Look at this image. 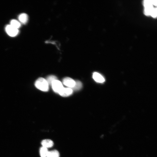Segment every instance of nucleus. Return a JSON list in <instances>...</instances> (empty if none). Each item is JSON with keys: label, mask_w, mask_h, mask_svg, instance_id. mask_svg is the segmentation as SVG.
<instances>
[{"label": "nucleus", "mask_w": 157, "mask_h": 157, "mask_svg": "<svg viewBox=\"0 0 157 157\" xmlns=\"http://www.w3.org/2000/svg\"><path fill=\"white\" fill-rule=\"evenodd\" d=\"M35 85L37 88L43 91H47L49 89L48 83L46 79L43 78L37 79L35 82Z\"/></svg>", "instance_id": "1"}, {"label": "nucleus", "mask_w": 157, "mask_h": 157, "mask_svg": "<svg viewBox=\"0 0 157 157\" xmlns=\"http://www.w3.org/2000/svg\"><path fill=\"white\" fill-rule=\"evenodd\" d=\"M51 85L54 91L58 94L64 88L61 82L57 80L53 81Z\"/></svg>", "instance_id": "2"}, {"label": "nucleus", "mask_w": 157, "mask_h": 157, "mask_svg": "<svg viewBox=\"0 0 157 157\" xmlns=\"http://www.w3.org/2000/svg\"><path fill=\"white\" fill-rule=\"evenodd\" d=\"M5 29L8 35L11 37L16 36L19 32L18 29L13 27L10 25H7Z\"/></svg>", "instance_id": "3"}, {"label": "nucleus", "mask_w": 157, "mask_h": 157, "mask_svg": "<svg viewBox=\"0 0 157 157\" xmlns=\"http://www.w3.org/2000/svg\"><path fill=\"white\" fill-rule=\"evenodd\" d=\"M63 83L65 85L72 88L75 85V81L70 78L67 77L63 79Z\"/></svg>", "instance_id": "4"}, {"label": "nucleus", "mask_w": 157, "mask_h": 157, "mask_svg": "<svg viewBox=\"0 0 157 157\" xmlns=\"http://www.w3.org/2000/svg\"><path fill=\"white\" fill-rule=\"evenodd\" d=\"M73 91L71 88H63L58 94L62 97H67L71 95Z\"/></svg>", "instance_id": "5"}, {"label": "nucleus", "mask_w": 157, "mask_h": 157, "mask_svg": "<svg viewBox=\"0 0 157 157\" xmlns=\"http://www.w3.org/2000/svg\"><path fill=\"white\" fill-rule=\"evenodd\" d=\"M93 78L97 82L102 83L105 80L104 77L101 74L97 72H94L93 74Z\"/></svg>", "instance_id": "6"}, {"label": "nucleus", "mask_w": 157, "mask_h": 157, "mask_svg": "<svg viewBox=\"0 0 157 157\" xmlns=\"http://www.w3.org/2000/svg\"><path fill=\"white\" fill-rule=\"evenodd\" d=\"M43 147L47 148L52 147L53 144V142L50 139H45L42 140L41 142Z\"/></svg>", "instance_id": "7"}, {"label": "nucleus", "mask_w": 157, "mask_h": 157, "mask_svg": "<svg viewBox=\"0 0 157 157\" xmlns=\"http://www.w3.org/2000/svg\"><path fill=\"white\" fill-rule=\"evenodd\" d=\"M18 19L21 22L24 24L26 23L28 21V16L25 13H22L19 15Z\"/></svg>", "instance_id": "8"}, {"label": "nucleus", "mask_w": 157, "mask_h": 157, "mask_svg": "<svg viewBox=\"0 0 157 157\" xmlns=\"http://www.w3.org/2000/svg\"><path fill=\"white\" fill-rule=\"evenodd\" d=\"M58 151L56 150L48 151L47 157H59Z\"/></svg>", "instance_id": "9"}, {"label": "nucleus", "mask_w": 157, "mask_h": 157, "mask_svg": "<svg viewBox=\"0 0 157 157\" xmlns=\"http://www.w3.org/2000/svg\"><path fill=\"white\" fill-rule=\"evenodd\" d=\"M48 151L47 148L42 146L40 149V154L41 157H47Z\"/></svg>", "instance_id": "10"}, {"label": "nucleus", "mask_w": 157, "mask_h": 157, "mask_svg": "<svg viewBox=\"0 0 157 157\" xmlns=\"http://www.w3.org/2000/svg\"><path fill=\"white\" fill-rule=\"evenodd\" d=\"M82 86V84L81 82L79 81H75V84L74 86L71 88L73 91H78L81 88Z\"/></svg>", "instance_id": "11"}, {"label": "nucleus", "mask_w": 157, "mask_h": 157, "mask_svg": "<svg viewBox=\"0 0 157 157\" xmlns=\"http://www.w3.org/2000/svg\"><path fill=\"white\" fill-rule=\"evenodd\" d=\"M13 27L18 29L21 26L20 23L15 19H12L10 21V24Z\"/></svg>", "instance_id": "12"}, {"label": "nucleus", "mask_w": 157, "mask_h": 157, "mask_svg": "<svg viewBox=\"0 0 157 157\" xmlns=\"http://www.w3.org/2000/svg\"><path fill=\"white\" fill-rule=\"evenodd\" d=\"M46 80L49 85H51L53 81L57 80V78L55 76L51 75L47 77Z\"/></svg>", "instance_id": "13"}, {"label": "nucleus", "mask_w": 157, "mask_h": 157, "mask_svg": "<svg viewBox=\"0 0 157 157\" xmlns=\"http://www.w3.org/2000/svg\"><path fill=\"white\" fill-rule=\"evenodd\" d=\"M154 8L153 6L145 7L144 13L146 15H150L151 12Z\"/></svg>", "instance_id": "14"}, {"label": "nucleus", "mask_w": 157, "mask_h": 157, "mask_svg": "<svg viewBox=\"0 0 157 157\" xmlns=\"http://www.w3.org/2000/svg\"><path fill=\"white\" fill-rule=\"evenodd\" d=\"M150 15L154 18L156 17L157 16V9L154 8L152 10Z\"/></svg>", "instance_id": "15"}, {"label": "nucleus", "mask_w": 157, "mask_h": 157, "mask_svg": "<svg viewBox=\"0 0 157 157\" xmlns=\"http://www.w3.org/2000/svg\"><path fill=\"white\" fill-rule=\"evenodd\" d=\"M152 3L153 5H154L156 6L157 5V1L156 0H152Z\"/></svg>", "instance_id": "16"}]
</instances>
